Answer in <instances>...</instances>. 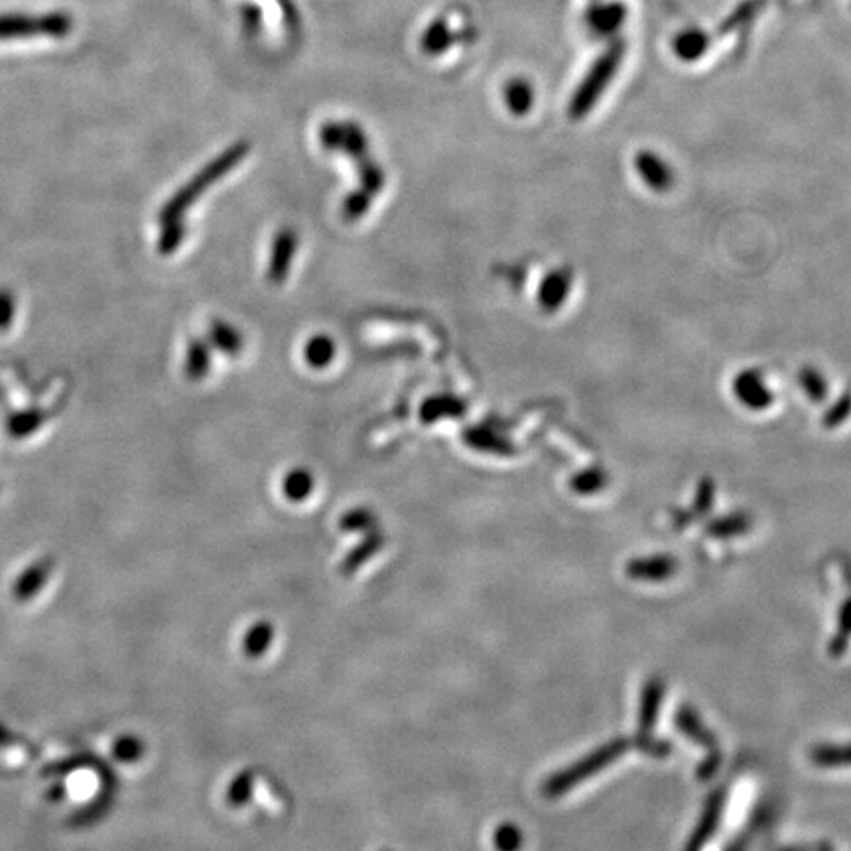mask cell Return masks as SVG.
<instances>
[{
	"label": "cell",
	"instance_id": "9c48e42d",
	"mask_svg": "<svg viewBox=\"0 0 851 851\" xmlns=\"http://www.w3.org/2000/svg\"><path fill=\"white\" fill-rule=\"evenodd\" d=\"M44 420H46V414L34 408V410L12 414L8 418V426L6 428H8V434L12 438H26V436L34 434L42 426Z\"/></svg>",
	"mask_w": 851,
	"mask_h": 851
},
{
	"label": "cell",
	"instance_id": "3957f363",
	"mask_svg": "<svg viewBox=\"0 0 851 851\" xmlns=\"http://www.w3.org/2000/svg\"><path fill=\"white\" fill-rule=\"evenodd\" d=\"M627 18V6L619 0L593 2L586 12V26L597 38L615 36Z\"/></svg>",
	"mask_w": 851,
	"mask_h": 851
},
{
	"label": "cell",
	"instance_id": "277c9868",
	"mask_svg": "<svg viewBox=\"0 0 851 851\" xmlns=\"http://www.w3.org/2000/svg\"><path fill=\"white\" fill-rule=\"evenodd\" d=\"M635 166L639 176L645 180V184H649L656 192H666L674 182L672 168L651 150L639 152Z\"/></svg>",
	"mask_w": 851,
	"mask_h": 851
},
{
	"label": "cell",
	"instance_id": "5b68a950",
	"mask_svg": "<svg viewBox=\"0 0 851 851\" xmlns=\"http://www.w3.org/2000/svg\"><path fill=\"white\" fill-rule=\"evenodd\" d=\"M710 36L700 30V28H688L682 30L674 42H672V52L682 60V62H696L700 60L708 48H710Z\"/></svg>",
	"mask_w": 851,
	"mask_h": 851
},
{
	"label": "cell",
	"instance_id": "8fae6325",
	"mask_svg": "<svg viewBox=\"0 0 851 851\" xmlns=\"http://www.w3.org/2000/svg\"><path fill=\"white\" fill-rule=\"evenodd\" d=\"M331 355H333V343L324 339V337L314 339L308 347V359L312 361V365H318V367L326 365V361Z\"/></svg>",
	"mask_w": 851,
	"mask_h": 851
},
{
	"label": "cell",
	"instance_id": "7c38bea8",
	"mask_svg": "<svg viewBox=\"0 0 851 851\" xmlns=\"http://www.w3.org/2000/svg\"><path fill=\"white\" fill-rule=\"evenodd\" d=\"M16 312L14 296L8 288H0V331L10 328Z\"/></svg>",
	"mask_w": 851,
	"mask_h": 851
},
{
	"label": "cell",
	"instance_id": "8992f818",
	"mask_svg": "<svg viewBox=\"0 0 851 851\" xmlns=\"http://www.w3.org/2000/svg\"><path fill=\"white\" fill-rule=\"evenodd\" d=\"M505 101L513 115H526L534 103V89L528 81L515 77L505 87Z\"/></svg>",
	"mask_w": 851,
	"mask_h": 851
},
{
	"label": "cell",
	"instance_id": "6da1fadb",
	"mask_svg": "<svg viewBox=\"0 0 851 851\" xmlns=\"http://www.w3.org/2000/svg\"><path fill=\"white\" fill-rule=\"evenodd\" d=\"M625 42L623 40H613L591 64L588 73L584 75V79L580 81V85L576 87L570 105H568V115L572 119H584L591 113V109L597 105V101L603 97V93L607 91V87L611 85L613 77L617 75L619 67L623 64L625 58Z\"/></svg>",
	"mask_w": 851,
	"mask_h": 851
},
{
	"label": "cell",
	"instance_id": "ba28073f",
	"mask_svg": "<svg viewBox=\"0 0 851 851\" xmlns=\"http://www.w3.org/2000/svg\"><path fill=\"white\" fill-rule=\"evenodd\" d=\"M763 6H765V0H743L721 22L720 34H729V32H735V30L747 26L763 10Z\"/></svg>",
	"mask_w": 851,
	"mask_h": 851
},
{
	"label": "cell",
	"instance_id": "7a4b0ae2",
	"mask_svg": "<svg viewBox=\"0 0 851 851\" xmlns=\"http://www.w3.org/2000/svg\"><path fill=\"white\" fill-rule=\"evenodd\" d=\"M73 30V18L69 12L54 10L46 14H24L10 12L0 14V42L28 40V38H66Z\"/></svg>",
	"mask_w": 851,
	"mask_h": 851
},
{
	"label": "cell",
	"instance_id": "52a82bcc",
	"mask_svg": "<svg viewBox=\"0 0 851 851\" xmlns=\"http://www.w3.org/2000/svg\"><path fill=\"white\" fill-rule=\"evenodd\" d=\"M735 391H737V396L745 402V404H749V406H757V408H761V406H765V404H769V400H771V396L767 393V389H765V383H763V379L759 377V375H755V373H745V375H741L739 379H737V387H735Z\"/></svg>",
	"mask_w": 851,
	"mask_h": 851
},
{
	"label": "cell",
	"instance_id": "30bf717a",
	"mask_svg": "<svg viewBox=\"0 0 851 851\" xmlns=\"http://www.w3.org/2000/svg\"><path fill=\"white\" fill-rule=\"evenodd\" d=\"M50 572H52V562L50 560H42V562H38L36 566H32L22 578H20V586H18V597H26V595H30V593H34V591L40 588V584L38 582H42L46 576H50Z\"/></svg>",
	"mask_w": 851,
	"mask_h": 851
},
{
	"label": "cell",
	"instance_id": "4fadbf2b",
	"mask_svg": "<svg viewBox=\"0 0 851 851\" xmlns=\"http://www.w3.org/2000/svg\"><path fill=\"white\" fill-rule=\"evenodd\" d=\"M308 487H310V477L304 473V471H296L290 479H288V491L290 493H294L296 497H304L306 495V491H308Z\"/></svg>",
	"mask_w": 851,
	"mask_h": 851
}]
</instances>
